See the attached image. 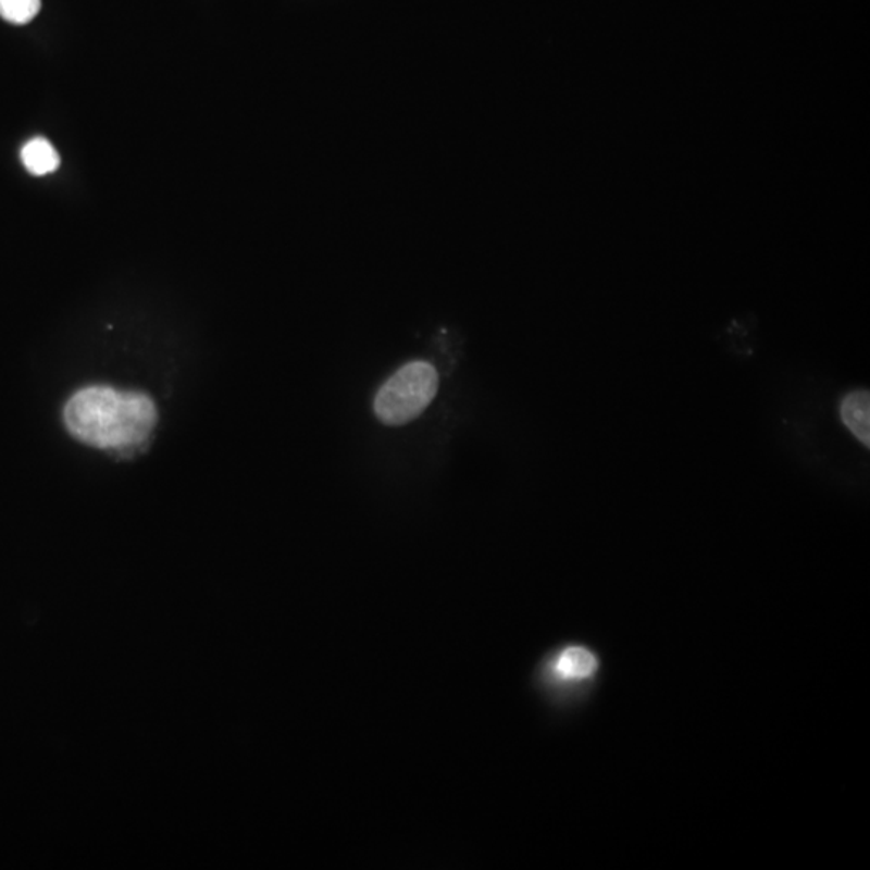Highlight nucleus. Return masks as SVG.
Instances as JSON below:
<instances>
[{
	"mask_svg": "<svg viewBox=\"0 0 870 870\" xmlns=\"http://www.w3.org/2000/svg\"><path fill=\"white\" fill-rule=\"evenodd\" d=\"M22 162L35 176H46L59 170L60 156L49 140L35 137L23 146Z\"/></svg>",
	"mask_w": 870,
	"mask_h": 870,
	"instance_id": "39448f33",
	"label": "nucleus"
},
{
	"mask_svg": "<svg viewBox=\"0 0 870 870\" xmlns=\"http://www.w3.org/2000/svg\"><path fill=\"white\" fill-rule=\"evenodd\" d=\"M438 374L433 364L423 360L395 371L381 386L374 398V413L386 426H403L417 420L435 398Z\"/></svg>",
	"mask_w": 870,
	"mask_h": 870,
	"instance_id": "f03ea898",
	"label": "nucleus"
},
{
	"mask_svg": "<svg viewBox=\"0 0 870 870\" xmlns=\"http://www.w3.org/2000/svg\"><path fill=\"white\" fill-rule=\"evenodd\" d=\"M41 10V0H0V16L13 25H26Z\"/></svg>",
	"mask_w": 870,
	"mask_h": 870,
	"instance_id": "423d86ee",
	"label": "nucleus"
},
{
	"mask_svg": "<svg viewBox=\"0 0 870 870\" xmlns=\"http://www.w3.org/2000/svg\"><path fill=\"white\" fill-rule=\"evenodd\" d=\"M63 423L87 447L134 453L156 430L159 410L144 391L97 384L82 387L66 400Z\"/></svg>",
	"mask_w": 870,
	"mask_h": 870,
	"instance_id": "f257e3e1",
	"label": "nucleus"
},
{
	"mask_svg": "<svg viewBox=\"0 0 870 870\" xmlns=\"http://www.w3.org/2000/svg\"><path fill=\"white\" fill-rule=\"evenodd\" d=\"M840 417L845 426L862 444H870V397L868 390H856L846 395L840 403Z\"/></svg>",
	"mask_w": 870,
	"mask_h": 870,
	"instance_id": "20e7f679",
	"label": "nucleus"
},
{
	"mask_svg": "<svg viewBox=\"0 0 870 870\" xmlns=\"http://www.w3.org/2000/svg\"><path fill=\"white\" fill-rule=\"evenodd\" d=\"M597 655L584 645H566L548 659L545 674L558 687H577L594 681L598 672Z\"/></svg>",
	"mask_w": 870,
	"mask_h": 870,
	"instance_id": "7ed1b4c3",
	"label": "nucleus"
}]
</instances>
